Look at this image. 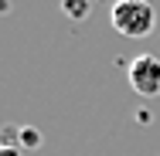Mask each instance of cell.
I'll return each mask as SVG.
<instances>
[{
  "instance_id": "1",
  "label": "cell",
  "mask_w": 160,
  "mask_h": 156,
  "mask_svg": "<svg viewBox=\"0 0 160 156\" xmlns=\"http://www.w3.org/2000/svg\"><path fill=\"white\" fill-rule=\"evenodd\" d=\"M109 24L123 37H147L157 24L153 3L150 0H116L109 10Z\"/></svg>"
},
{
  "instance_id": "2",
  "label": "cell",
  "mask_w": 160,
  "mask_h": 156,
  "mask_svg": "<svg viewBox=\"0 0 160 156\" xmlns=\"http://www.w3.org/2000/svg\"><path fill=\"white\" fill-rule=\"evenodd\" d=\"M129 88L140 98H157L160 95V58L140 54L129 61Z\"/></svg>"
},
{
  "instance_id": "3",
  "label": "cell",
  "mask_w": 160,
  "mask_h": 156,
  "mask_svg": "<svg viewBox=\"0 0 160 156\" xmlns=\"http://www.w3.org/2000/svg\"><path fill=\"white\" fill-rule=\"evenodd\" d=\"M62 10H65L68 21H85L89 10H92V3L89 0H62Z\"/></svg>"
},
{
  "instance_id": "4",
  "label": "cell",
  "mask_w": 160,
  "mask_h": 156,
  "mask_svg": "<svg viewBox=\"0 0 160 156\" xmlns=\"http://www.w3.org/2000/svg\"><path fill=\"white\" fill-rule=\"evenodd\" d=\"M41 146V132L34 125H21V149H38Z\"/></svg>"
},
{
  "instance_id": "5",
  "label": "cell",
  "mask_w": 160,
  "mask_h": 156,
  "mask_svg": "<svg viewBox=\"0 0 160 156\" xmlns=\"http://www.w3.org/2000/svg\"><path fill=\"white\" fill-rule=\"evenodd\" d=\"M0 156H24V149H17V146H0Z\"/></svg>"
}]
</instances>
